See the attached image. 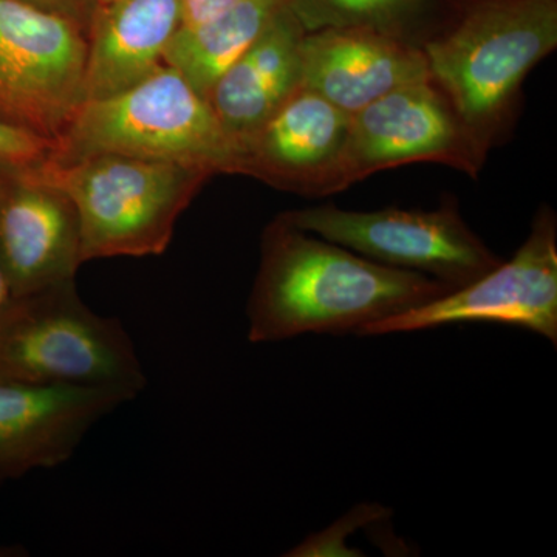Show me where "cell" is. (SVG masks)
Returning a JSON list of instances; mask_svg holds the SVG:
<instances>
[{
  "label": "cell",
  "instance_id": "cell-7",
  "mask_svg": "<svg viewBox=\"0 0 557 557\" xmlns=\"http://www.w3.org/2000/svg\"><path fill=\"white\" fill-rule=\"evenodd\" d=\"M86 32L20 0H0V116L58 141L86 102Z\"/></svg>",
  "mask_w": 557,
  "mask_h": 557
},
{
  "label": "cell",
  "instance_id": "cell-9",
  "mask_svg": "<svg viewBox=\"0 0 557 557\" xmlns=\"http://www.w3.org/2000/svg\"><path fill=\"white\" fill-rule=\"evenodd\" d=\"M487 153L448 95L428 76L351 115L347 174L354 185L406 164L438 163L478 178Z\"/></svg>",
  "mask_w": 557,
  "mask_h": 557
},
{
  "label": "cell",
  "instance_id": "cell-20",
  "mask_svg": "<svg viewBox=\"0 0 557 557\" xmlns=\"http://www.w3.org/2000/svg\"><path fill=\"white\" fill-rule=\"evenodd\" d=\"M20 2L67 17V20L76 22L86 32V35L91 16L97 9L95 0H20Z\"/></svg>",
  "mask_w": 557,
  "mask_h": 557
},
{
  "label": "cell",
  "instance_id": "cell-8",
  "mask_svg": "<svg viewBox=\"0 0 557 557\" xmlns=\"http://www.w3.org/2000/svg\"><path fill=\"white\" fill-rule=\"evenodd\" d=\"M469 322L528 330L556 346L557 218L548 205L539 208L530 234L511 259L502 260L467 287L384 319L362 336L423 332Z\"/></svg>",
  "mask_w": 557,
  "mask_h": 557
},
{
  "label": "cell",
  "instance_id": "cell-11",
  "mask_svg": "<svg viewBox=\"0 0 557 557\" xmlns=\"http://www.w3.org/2000/svg\"><path fill=\"white\" fill-rule=\"evenodd\" d=\"M0 265L11 296L75 281L83 265L75 207L32 172L0 174Z\"/></svg>",
  "mask_w": 557,
  "mask_h": 557
},
{
  "label": "cell",
  "instance_id": "cell-4",
  "mask_svg": "<svg viewBox=\"0 0 557 557\" xmlns=\"http://www.w3.org/2000/svg\"><path fill=\"white\" fill-rule=\"evenodd\" d=\"M0 381L115 388L134 398L148 383L129 333L89 309L75 281L0 307Z\"/></svg>",
  "mask_w": 557,
  "mask_h": 557
},
{
  "label": "cell",
  "instance_id": "cell-18",
  "mask_svg": "<svg viewBox=\"0 0 557 557\" xmlns=\"http://www.w3.org/2000/svg\"><path fill=\"white\" fill-rule=\"evenodd\" d=\"M54 153L57 141L0 116V174L39 170Z\"/></svg>",
  "mask_w": 557,
  "mask_h": 557
},
{
  "label": "cell",
  "instance_id": "cell-19",
  "mask_svg": "<svg viewBox=\"0 0 557 557\" xmlns=\"http://www.w3.org/2000/svg\"><path fill=\"white\" fill-rule=\"evenodd\" d=\"M388 509L376 504H362L347 512L343 519L333 523L327 530L307 537L300 542L298 547L289 549L287 556H361L358 549L347 547L346 537L354 534L358 528L370 525V523L381 522L387 518Z\"/></svg>",
  "mask_w": 557,
  "mask_h": 557
},
{
  "label": "cell",
  "instance_id": "cell-22",
  "mask_svg": "<svg viewBox=\"0 0 557 557\" xmlns=\"http://www.w3.org/2000/svg\"><path fill=\"white\" fill-rule=\"evenodd\" d=\"M11 298L9 281H7L5 271L0 265V307Z\"/></svg>",
  "mask_w": 557,
  "mask_h": 557
},
{
  "label": "cell",
  "instance_id": "cell-17",
  "mask_svg": "<svg viewBox=\"0 0 557 557\" xmlns=\"http://www.w3.org/2000/svg\"><path fill=\"white\" fill-rule=\"evenodd\" d=\"M306 32L366 28L423 49L457 20L467 0H284Z\"/></svg>",
  "mask_w": 557,
  "mask_h": 557
},
{
  "label": "cell",
  "instance_id": "cell-14",
  "mask_svg": "<svg viewBox=\"0 0 557 557\" xmlns=\"http://www.w3.org/2000/svg\"><path fill=\"white\" fill-rule=\"evenodd\" d=\"M306 28L284 5L214 84L209 104L236 146L302 89Z\"/></svg>",
  "mask_w": 557,
  "mask_h": 557
},
{
  "label": "cell",
  "instance_id": "cell-2",
  "mask_svg": "<svg viewBox=\"0 0 557 557\" xmlns=\"http://www.w3.org/2000/svg\"><path fill=\"white\" fill-rule=\"evenodd\" d=\"M557 47V0H467L423 47L429 75L490 152L520 108L528 73Z\"/></svg>",
  "mask_w": 557,
  "mask_h": 557
},
{
  "label": "cell",
  "instance_id": "cell-16",
  "mask_svg": "<svg viewBox=\"0 0 557 557\" xmlns=\"http://www.w3.org/2000/svg\"><path fill=\"white\" fill-rule=\"evenodd\" d=\"M282 5L284 0H240L211 20L180 27L164 64L208 100L220 76L259 38Z\"/></svg>",
  "mask_w": 557,
  "mask_h": 557
},
{
  "label": "cell",
  "instance_id": "cell-21",
  "mask_svg": "<svg viewBox=\"0 0 557 557\" xmlns=\"http://www.w3.org/2000/svg\"><path fill=\"white\" fill-rule=\"evenodd\" d=\"M240 0H182V27H193L218 16Z\"/></svg>",
  "mask_w": 557,
  "mask_h": 557
},
{
  "label": "cell",
  "instance_id": "cell-3",
  "mask_svg": "<svg viewBox=\"0 0 557 557\" xmlns=\"http://www.w3.org/2000/svg\"><path fill=\"white\" fill-rule=\"evenodd\" d=\"M32 175L75 207L83 263L163 255L180 215L214 177L201 168L123 156L51 159Z\"/></svg>",
  "mask_w": 557,
  "mask_h": 557
},
{
  "label": "cell",
  "instance_id": "cell-13",
  "mask_svg": "<svg viewBox=\"0 0 557 557\" xmlns=\"http://www.w3.org/2000/svg\"><path fill=\"white\" fill-rule=\"evenodd\" d=\"M423 49L366 28H321L302 40V87L354 113L428 78Z\"/></svg>",
  "mask_w": 557,
  "mask_h": 557
},
{
  "label": "cell",
  "instance_id": "cell-1",
  "mask_svg": "<svg viewBox=\"0 0 557 557\" xmlns=\"http://www.w3.org/2000/svg\"><path fill=\"white\" fill-rule=\"evenodd\" d=\"M453 292L448 285L373 262L296 228L281 214L263 230L260 265L247 304L248 339L281 343L304 335L362 336Z\"/></svg>",
  "mask_w": 557,
  "mask_h": 557
},
{
  "label": "cell",
  "instance_id": "cell-23",
  "mask_svg": "<svg viewBox=\"0 0 557 557\" xmlns=\"http://www.w3.org/2000/svg\"><path fill=\"white\" fill-rule=\"evenodd\" d=\"M113 2V0H95V3L98 5H106V3Z\"/></svg>",
  "mask_w": 557,
  "mask_h": 557
},
{
  "label": "cell",
  "instance_id": "cell-12",
  "mask_svg": "<svg viewBox=\"0 0 557 557\" xmlns=\"http://www.w3.org/2000/svg\"><path fill=\"white\" fill-rule=\"evenodd\" d=\"M131 399L115 388L0 381V482L60 467L94 424Z\"/></svg>",
  "mask_w": 557,
  "mask_h": 557
},
{
  "label": "cell",
  "instance_id": "cell-6",
  "mask_svg": "<svg viewBox=\"0 0 557 557\" xmlns=\"http://www.w3.org/2000/svg\"><path fill=\"white\" fill-rule=\"evenodd\" d=\"M296 228L351 249L381 265L413 271L450 289L467 287L502 259L465 222L454 197L438 208L347 211L335 205L281 214Z\"/></svg>",
  "mask_w": 557,
  "mask_h": 557
},
{
  "label": "cell",
  "instance_id": "cell-5",
  "mask_svg": "<svg viewBox=\"0 0 557 557\" xmlns=\"http://www.w3.org/2000/svg\"><path fill=\"white\" fill-rule=\"evenodd\" d=\"M123 156L236 174L237 150L203 95L164 65L104 100L86 101L57 141L53 159Z\"/></svg>",
  "mask_w": 557,
  "mask_h": 557
},
{
  "label": "cell",
  "instance_id": "cell-10",
  "mask_svg": "<svg viewBox=\"0 0 557 557\" xmlns=\"http://www.w3.org/2000/svg\"><path fill=\"white\" fill-rule=\"evenodd\" d=\"M350 127V113L302 87L237 145L236 174L299 196L341 193L351 186Z\"/></svg>",
  "mask_w": 557,
  "mask_h": 557
},
{
  "label": "cell",
  "instance_id": "cell-15",
  "mask_svg": "<svg viewBox=\"0 0 557 557\" xmlns=\"http://www.w3.org/2000/svg\"><path fill=\"white\" fill-rule=\"evenodd\" d=\"M182 27V0H113L87 30L86 101L129 90L164 67Z\"/></svg>",
  "mask_w": 557,
  "mask_h": 557
}]
</instances>
